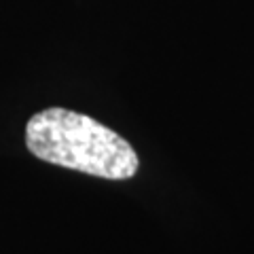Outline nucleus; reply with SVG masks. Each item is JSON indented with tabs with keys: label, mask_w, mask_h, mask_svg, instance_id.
Returning a JSON list of instances; mask_svg holds the SVG:
<instances>
[{
	"label": "nucleus",
	"mask_w": 254,
	"mask_h": 254,
	"mask_svg": "<svg viewBox=\"0 0 254 254\" xmlns=\"http://www.w3.org/2000/svg\"><path fill=\"white\" fill-rule=\"evenodd\" d=\"M28 150L41 161L106 180H127L140 168L125 138L95 119L68 108H47L26 125Z\"/></svg>",
	"instance_id": "nucleus-1"
}]
</instances>
